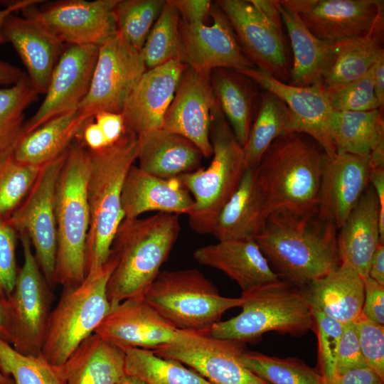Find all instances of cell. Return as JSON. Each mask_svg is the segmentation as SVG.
<instances>
[{
  "label": "cell",
  "mask_w": 384,
  "mask_h": 384,
  "mask_svg": "<svg viewBox=\"0 0 384 384\" xmlns=\"http://www.w3.org/2000/svg\"><path fill=\"white\" fill-rule=\"evenodd\" d=\"M66 152L42 166L31 191L7 218L18 233L28 236L41 270L53 289L57 250L55 188Z\"/></svg>",
  "instance_id": "7c38bea8"
},
{
  "label": "cell",
  "mask_w": 384,
  "mask_h": 384,
  "mask_svg": "<svg viewBox=\"0 0 384 384\" xmlns=\"http://www.w3.org/2000/svg\"><path fill=\"white\" fill-rule=\"evenodd\" d=\"M364 279V301L361 314L366 319L384 326V286L369 277Z\"/></svg>",
  "instance_id": "f907efd6"
},
{
  "label": "cell",
  "mask_w": 384,
  "mask_h": 384,
  "mask_svg": "<svg viewBox=\"0 0 384 384\" xmlns=\"http://www.w3.org/2000/svg\"><path fill=\"white\" fill-rule=\"evenodd\" d=\"M369 159L348 153L326 156L316 215L339 230L369 185Z\"/></svg>",
  "instance_id": "44dd1931"
},
{
  "label": "cell",
  "mask_w": 384,
  "mask_h": 384,
  "mask_svg": "<svg viewBox=\"0 0 384 384\" xmlns=\"http://www.w3.org/2000/svg\"><path fill=\"white\" fill-rule=\"evenodd\" d=\"M240 72L285 103L294 117V132L311 137L329 156L336 153L331 137V122L334 110L319 85L293 86L257 68H247Z\"/></svg>",
  "instance_id": "7402d4cb"
},
{
  "label": "cell",
  "mask_w": 384,
  "mask_h": 384,
  "mask_svg": "<svg viewBox=\"0 0 384 384\" xmlns=\"http://www.w3.org/2000/svg\"><path fill=\"white\" fill-rule=\"evenodd\" d=\"M39 2L43 1L38 0H21L11 3L5 9H0V44L6 43L3 33V26L6 18L16 11L21 10L23 8L31 5L37 4Z\"/></svg>",
  "instance_id": "6125c7cd"
},
{
  "label": "cell",
  "mask_w": 384,
  "mask_h": 384,
  "mask_svg": "<svg viewBox=\"0 0 384 384\" xmlns=\"http://www.w3.org/2000/svg\"><path fill=\"white\" fill-rule=\"evenodd\" d=\"M267 217L255 169H246L236 190L220 211L210 235L218 241L255 238Z\"/></svg>",
  "instance_id": "d6a6232c"
},
{
  "label": "cell",
  "mask_w": 384,
  "mask_h": 384,
  "mask_svg": "<svg viewBox=\"0 0 384 384\" xmlns=\"http://www.w3.org/2000/svg\"><path fill=\"white\" fill-rule=\"evenodd\" d=\"M165 0H119L114 8L117 32L141 51Z\"/></svg>",
  "instance_id": "7bdbcfd3"
},
{
  "label": "cell",
  "mask_w": 384,
  "mask_h": 384,
  "mask_svg": "<svg viewBox=\"0 0 384 384\" xmlns=\"http://www.w3.org/2000/svg\"><path fill=\"white\" fill-rule=\"evenodd\" d=\"M99 47L69 45L63 50L52 72L45 98L36 113L25 121L23 134L78 108L88 92Z\"/></svg>",
  "instance_id": "ac0fdd59"
},
{
  "label": "cell",
  "mask_w": 384,
  "mask_h": 384,
  "mask_svg": "<svg viewBox=\"0 0 384 384\" xmlns=\"http://www.w3.org/2000/svg\"><path fill=\"white\" fill-rule=\"evenodd\" d=\"M193 257L198 264L217 269L235 281L242 292L279 279L255 238L218 241L196 249Z\"/></svg>",
  "instance_id": "d4e9b609"
},
{
  "label": "cell",
  "mask_w": 384,
  "mask_h": 384,
  "mask_svg": "<svg viewBox=\"0 0 384 384\" xmlns=\"http://www.w3.org/2000/svg\"><path fill=\"white\" fill-rule=\"evenodd\" d=\"M215 2L228 19L241 50L255 68L288 83L291 68L284 32L268 21L250 0Z\"/></svg>",
  "instance_id": "9a60e30c"
},
{
  "label": "cell",
  "mask_w": 384,
  "mask_h": 384,
  "mask_svg": "<svg viewBox=\"0 0 384 384\" xmlns=\"http://www.w3.org/2000/svg\"><path fill=\"white\" fill-rule=\"evenodd\" d=\"M322 90L335 111L367 112L380 109L375 95L372 68L351 83L336 90Z\"/></svg>",
  "instance_id": "bcb514c9"
},
{
  "label": "cell",
  "mask_w": 384,
  "mask_h": 384,
  "mask_svg": "<svg viewBox=\"0 0 384 384\" xmlns=\"http://www.w3.org/2000/svg\"><path fill=\"white\" fill-rule=\"evenodd\" d=\"M180 20L176 7L169 0L166 1L141 50L146 70L171 60H180Z\"/></svg>",
  "instance_id": "60d3db41"
},
{
  "label": "cell",
  "mask_w": 384,
  "mask_h": 384,
  "mask_svg": "<svg viewBox=\"0 0 384 384\" xmlns=\"http://www.w3.org/2000/svg\"><path fill=\"white\" fill-rule=\"evenodd\" d=\"M23 75L21 70L6 62L0 60V85L11 86L16 83Z\"/></svg>",
  "instance_id": "94428289"
},
{
  "label": "cell",
  "mask_w": 384,
  "mask_h": 384,
  "mask_svg": "<svg viewBox=\"0 0 384 384\" xmlns=\"http://www.w3.org/2000/svg\"><path fill=\"white\" fill-rule=\"evenodd\" d=\"M3 33L21 58L35 91L46 94L63 43L33 18L14 14L6 18Z\"/></svg>",
  "instance_id": "cb8c5ba5"
},
{
  "label": "cell",
  "mask_w": 384,
  "mask_h": 384,
  "mask_svg": "<svg viewBox=\"0 0 384 384\" xmlns=\"http://www.w3.org/2000/svg\"><path fill=\"white\" fill-rule=\"evenodd\" d=\"M369 183L378 196L380 240L384 242V167L370 170Z\"/></svg>",
  "instance_id": "9f6ffc18"
},
{
  "label": "cell",
  "mask_w": 384,
  "mask_h": 384,
  "mask_svg": "<svg viewBox=\"0 0 384 384\" xmlns=\"http://www.w3.org/2000/svg\"><path fill=\"white\" fill-rule=\"evenodd\" d=\"M383 37L384 11L366 34L338 43L336 58L319 87L336 90L364 76L384 56Z\"/></svg>",
  "instance_id": "d590c367"
},
{
  "label": "cell",
  "mask_w": 384,
  "mask_h": 384,
  "mask_svg": "<svg viewBox=\"0 0 384 384\" xmlns=\"http://www.w3.org/2000/svg\"><path fill=\"white\" fill-rule=\"evenodd\" d=\"M326 153L298 132L277 138L255 169L267 215L278 210L316 215Z\"/></svg>",
  "instance_id": "7a4b0ae2"
},
{
  "label": "cell",
  "mask_w": 384,
  "mask_h": 384,
  "mask_svg": "<svg viewBox=\"0 0 384 384\" xmlns=\"http://www.w3.org/2000/svg\"><path fill=\"white\" fill-rule=\"evenodd\" d=\"M337 233L316 215L278 210L255 239L279 279L302 289L341 265Z\"/></svg>",
  "instance_id": "6da1fadb"
},
{
  "label": "cell",
  "mask_w": 384,
  "mask_h": 384,
  "mask_svg": "<svg viewBox=\"0 0 384 384\" xmlns=\"http://www.w3.org/2000/svg\"><path fill=\"white\" fill-rule=\"evenodd\" d=\"M245 345L215 338L204 331L180 330L175 341L151 351L189 366L212 384H270L241 362Z\"/></svg>",
  "instance_id": "4fadbf2b"
},
{
  "label": "cell",
  "mask_w": 384,
  "mask_h": 384,
  "mask_svg": "<svg viewBox=\"0 0 384 384\" xmlns=\"http://www.w3.org/2000/svg\"><path fill=\"white\" fill-rule=\"evenodd\" d=\"M373 81L375 97L380 107H384V56L381 57L372 67Z\"/></svg>",
  "instance_id": "91938a15"
},
{
  "label": "cell",
  "mask_w": 384,
  "mask_h": 384,
  "mask_svg": "<svg viewBox=\"0 0 384 384\" xmlns=\"http://www.w3.org/2000/svg\"><path fill=\"white\" fill-rule=\"evenodd\" d=\"M380 242L379 203L369 183L338 230L337 247L341 264L352 269L363 279L368 277L370 259Z\"/></svg>",
  "instance_id": "4316f807"
},
{
  "label": "cell",
  "mask_w": 384,
  "mask_h": 384,
  "mask_svg": "<svg viewBox=\"0 0 384 384\" xmlns=\"http://www.w3.org/2000/svg\"><path fill=\"white\" fill-rule=\"evenodd\" d=\"M368 277L384 286V242H383L378 244L370 259Z\"/></svg>",
  "instance_id": "680465c9"
},
{
  "label": "cell",
  "mask_w": 384,
  "mask_h": 384,
  "mask_svg": "<svg viewBox=\"0 0 384 384\" xmlns=\"http://www.w3.org/2000/svg\"><path fill=\"white\" fill-rule=\"evenodd\" d=\"M94 121L101 129L109 145L116 142L126 132L121 113L99 112L94 116Z\"/></svg>",
  "instance_id": "f5cc1de1"
},
{
  "label": "cell",
  "mask_w": 384,
  "mask_h": 384,
  "mask_svg": "<svg viewBox=\"0 0 384 384\" xmlns=\"http://www.w3.org/2000/svg\"><path fill=\"white\" fill-rule=\"evenodd\" d=\"M89 119L78 109L55 117L23 134L12 156L19 163L42 166L65 153Z\"/></svg>",
  "instance_id": "e575fe53"
},
{
  "label": "cell",
  "mask_w": 384,
  "mask_h": 384,
  "mask_svg": "<svg viewBox=\"0 0 384 384\" xmlns=\"http://www.w3.org/2000/svg\"><path fill=\"white\" fill-rule=\"evenodd\" d=\"M210 17V26L180 20V61L208 78L218 68L238 71L255 68L244 55L228 19L215 2Z\"/></svg>",
  "instance_id": "2e32d148"
},
{
  "label": "cell",
  "mask_w": 384,
  "mask_h": 384,
  "mask_svg": "<svg viewBox=\"0 0 384 384\" xmlns=\"http://www.w3.org/2000/svg\"><path fill=\"white\" fill-rule=\"evenodd\" d=\"M180 232L176 214L157 213L144 218H124L111 246L117 259L107 284L111 309L125 299L144 296L161 272Z\"/></svg>",
  "instance_id": "3957f363"
},
{
  "label": "cell",
  "mask_w": 384,
  "mask_h": 384,
  "mask_svg": "<svg viewBox=\"0 0 384 384\" xmlns=\"http://www.w3.org/2000/svg\"><path fill=\"white\" fill-rule=\"evenodd\" d=\"M301 290L311 307L343 325L361 315L364 279L345 265L341 264Z\"/></svg>",
  "instance_id": "f1b7e54d"
},
{
  "label": "cell",
  "mask_w": 384,
  "mask_h": 384,
  "mask_svg": "<svg viewBox=\"0 0 384 384\" xmlns=\"http://www.w3.org/2000/svg\"><path fill=\"white\" fill-rule=\"evenodd\" d=\"M0 338L11 344L6 299L0 294Z\"/></svg>",
  "instance_id": "be15d7a7"
},
{
  "label": "cell",
  "mask_w": 384,
  "mask_h": 384,
  "mask_svg": "<svg viewBox=\"0 0 384 384\" xmlns=\"http://www.w3.org/2000/svg\"><path fill=\"white\" fill-rule=\"evenodd\" d=\"M264 17L274 27L283 31V23L277 6V0H250Z\"/></svg>",
  "instance_id": "6f0895ef"
},
{
  "label": "cell",
  "mask_w": 384,
  "mask_h": 384,
  "mask_svg": "<svg viewBox=\"0 0 384 384\" xmlns=\"http://www.w3.org/2000/svg\"><path fill=\"white\" fill-rule=\"evenodd\" d=\"M121 204L124 218L134 219L149 211L188 215L193 199L178 177L159 178L133 165L123 185Z\"/></svg>",
  "instance_id": "484cf974"
},
{
  "label": "cell",
  "mask_w": 384,
  "mask_h": 384,
  "mask_svg": "<svg viewBox=\"0 0 384 384\" xmlns=\"http://www.w3.org/2000/svg\"><path fill=\"white\" fill-rule=\"evenodd\" d=\"M215 102L210 78L188 67L164 117L162 128L191 141L203 157H211L210 130Z\"/></svg>",
  "instance_id": "603a6c76"
},
{
  "label": "cell",
  "mask_w": 384,
  "mask_h": 384,
  "mask_svg": "<svg viewBox=\"0 0 384 384\" xmlns=\"http://www.w3.org/2000/svg\"><path fill=\"white\" fill-rule=\"evenodd\" d=\"M17 235L8 220L0 217V294L4 298L11 293L18 271L16 258Z\"/></svg>",
  "instance_id": "c3c4849f"
},
{
  "label": "cell",
  "mask_w": 384,
  "mask_h": 384,
  "mask_svg": "<svg viewBox=\"0 0 384 384\" xmlns=\"http://www.w3.org/2000/svg\"><path fill=\"white\" fill-rule=\"evenodd\" d=\"M118 1L64 0L21 11L63 43L100 46L117 33L114 8Z\"/></svg>",
  "instance_id": "5bb4252c"
},
{
  "label": "cell",
  "mask_w": 384,
  "mask_h": 384,
  "mask_svg": "<svg viewBox=\"0 0 384 384\" xmlns=\"http://www.w3.org/2000/svg\"><path fill=\"white\" fill-rule=\"evenodd\" d=\"M146 70L141 51L117 32L99 47L88 92L78 110L87 119L102 112L121 113Z\"/></svg>",
  "instance_id": "8fae6325"
},
{
  "label": "cell",
  "mask_w": 384,
  "mask_h": 384,
  "mask_svg": "<svg viewBox=\"0 0 384 384\" xmlns=\"http://www.w3.org/2000/svg\"><path fill=\"white\" fill-rule=\"evenodd\" d=\"M124 352L126 375L145 384H212L182 363L159 356L151 350L133 348Z\"/></svg>",
  "instance_id": "74e56055"
},
{
  "label": "cell",
  "mask_w": 384,
  "mask_h": 384,
  "mask_svg": "<svg viewBox=\"0 0 384 384\" xmlns=\"http://www.w3.org/2000/svg\"><path fill=\"white\" fill-rule=\"evenodd\" d=\"M42 166L23 164L12 155L0 160V217L7 219L26 197Z\"/></svg>",
  "instance_id": "ee69618b"
},
{
  "label": "cell",
  "mask_w": 384,
  "mask_h": 384,
  "mask_svg": "<svg viewBox=\"0 0 384 384\" xmlns=\"http://www.w3.org/2000/svg\"><path fill=\"white\" fill-rule=\"evenodd\" d=\"M210 140L213 158L209 166L178 177L193 199L188 215L189 225L202 235L211 234L246 169L243 148L216 100L211 112Z\"/></svg>",
  "instance_id": "52a82bcc"
},
{
  "label": "cell",
  "mask_w": 384,
  "mask_h": 384,
  "mask_svg": "<svg viewBox=\"0 0 384 384\" xmlns=\"http://www.w3.org/2000/svg\"><path fill=\"white\" fill-rule=\"evenodd\" d=\"M177 9L182 21L188 24H206L210 16L213 2L208 0H169Z\"/></svg>",
  "instance_id": "816d5d0a"
},
{
  "label": "cell",
  "mask_w": 384,
  "mask_h": 384,
  "mask_svg": "<svg viewBox=\"0 0 384 384\" xmlns=\"http://www.w3.org/2000/svg\"><path fill=\"white\" fill-rule=\"evenodd\" d=\"M353 323L366 366L384 380V326L366 319L362 314Z\"/></svg>",
  "instance_id": "7dc6e473"
},
{
  "label": "cell",
  "mask_w": 384,
  "mask_h": 384,
  "mask_svg": "<svg viewBox=\"0 0 384 384\" xmlns=\"http://www.w3.org/2000/svg\"><path fill=\"white\" fill-rule=\"evenodd\" d=\"M317 38L338 44L359 38L384 11L383 0H282Z\"/></svg>",
  "instance_id": "e0dca14e"
},
{
  "label": "cell",
  "mask_w": 384,
  "mask_h": 384,
  "mask_svg": "<svg viewBox=\"0 0 384 384\" xmlns=\"http://www.w3.org/2000/svg\"><path fill=\"white\" fill-rule=\"evenodd\" d=\"M365 366L354 323L344 324L338 348L337 375Z\"/></svg>",
  "instance_id": "681fc988"
},
{
  "label": "cell",
  "mask_w": 384,
  "mask_h": 384,
  "mask_svg": "<svg viewBox=\"0 0 384 384\" xmlns=\"http://www.w3.org/2000/svg\"><path fill=\"white\" fill-rule=\"evenodd\" d=\"M87 149L75 139L67 150L55 188L57 250L54 283L80 284L86 276V247L90 228L87 196Z\"/></svg>",
  "instance_id": "5b68a950"
},
{
  "label": "cell",
  "mask_w": 384,
  "mask_h": 384,
  "mask_svg": "<svg viewBox=\"0 0 384 384\" xmlns=\"http://www.w3.org/2000/svg\"><path fill=\"white\" fill-rule=\"evenodd\" d=\"M0 384H13L11 378L4 375L0 370Z\"/></svg>",
  "instance_id": "03108f58"
},
{
  "label": "cell",
  "mask_w": 384,
  "mask_h": 384,
  "mask_svg": "<svg viewBox=\"0 0 384 384\" xmlns=\"http://www.w3.org/2000/svg\"><path fill=\"white\" fill-rule=\"evenodd\" d=\"M318 338V363L324 384L337 375L338 348L343 324L311 307Z\"/></svg>",
  "instance_id": "f6af8a7d"
},
{
  "label": "cell",
  "mask_w": 384,
  "mask_h": 384,
  "mask_svg": "<svg viewBox=\"0 0 384 384\" xmlns=\"http://www.w3.org/2000/svg\"><path fill=\"white\" fill-rule=\"evenodd\" d=\"M240 359L270 384H324L319 372L298 358H279L244 349Z\"/></svg>",
  "instance_id": "ab89813d"
},
{
  "label": "cell",
  "mask_w": 384,
  "mask_h": 384,
  "mask_svg": "<svg viewBox=\"0 0 384 384\" xmlns=\"http://www.w3.org/2000/svg\"><path fill=\"white\" fill-rule=\"evenodd\" d=\"M76 139L80 140L87 149L92 151L109 146L103 132L94 121V118L86 122Z\"/></svg>",
  "instance_id": "11a10c76"
},
{
  "label": "cell",
  "mask_w": 384,
  "mask_h": 384,
  "mask_svg": "<svg viewBox=\"0 0 384 384\" xmlns=\"http://www.w3.org/2000/svg\"><path fill=\"white\" fill-rule=\"evenodd\" d=\"M242 311L204 331L211 337L256 343L267 332L302 336L314 330L311 306L301 289L278 279L242 292Z\"/></svg>",
  "instance_id": "8992f818"
},
{
  "label": "cell",
  "mask_w": 384,
  "mask_h": 384,
  "mask_svg": "<svg viewBox=\"0 0 384 384\" xmlns=\"http://www.w3.org/2000/svg\"><path fill=\"white\" fill-rule=\"evenodd\" d=\"M294 132V120L285 103L268 91L261 94L259 108L243 148L246 169H255L279 137Z\"/></svg>",
  "instance_id": "8d00e7d4"
},
{
  "label": "cell",
  "mask_w": 384,
  "mask_h": 384,
  "mask_svg": "<svg viewBox=\"0 0 384 384\" xmlns=\"http://www.w3.org/2000/svg\"><path fill=\"white\" fill-rule=\"evenodd\" d=\"M117 384H145V383L141 380L135 377L126 375Z\"/></svg>",
  "instance_id": "e7e4bbea"
},
{
  "label": "cell",
  "mask_w": 384,
  "mask_h": 384,
  "mask_svg": "<svg viewBox=\"0 0 384 384\" xmlns=\"http://www.w3.org/2000/svg\"><path fill=\"white\" fill-rule=\"evenodd\" d=\"M65 384H117L125 373V354L93 334L60 366Z\"/></svg>",
  "instance_id": "836d02e7"
},
{
  "label": "cell",
  "mask_w": 384,
  "mask_h": 384,
  "mask_svg": "<svg viewBox=\"0 0 384 384\" xmlns=\"http://www.w3.org/2000/svg\"><path fill=\"white\" fill-rule=\"evenodd\" d=\"M331 137L336 152L368 158L371 169L384 167L383 110H334Z\"/></svg>",
  "instance_id": "4dcf8cb0"
},
{
  "label": "cell",
  "mask_w": 384,
  "mask_h": 384,
  "mask_svg": "<svg viewBox=\"0 0 384 384\" xmlns=\"http://www.w3.org/2000/svg\"><path fill=\"white\" fill-rule=\"evenodd\" d=\"M116 265L111 252L107 261L88 272L80 284L63 288L50 311L41 353L48 363L61 366L110 311L107 284Z\"/></svg>",
  "instance_id": "ba28073f"
},
{
  "label": "cell",
  "mask_w": 384,
  "mask_h": 384,
  "mask_svg": "<svg viewBox=\"0 0 384 384\" xmlns=\"http://www.w3.org/2000/svg\"><path fill=\"white\" fill-rule=\"evenodd\" d=\"M277 6L293 54L288 84L297 87L319 84L336 58L338 43L331 44L314 36L282 0H277Z\"/></svg>",
  "instance_id": "83f0119b"
},
{
  "label": "cell",
  "mask_w": 384,
  "mask_h": 384,
  "mask_svg": "<svg viewBox=\"0 0 384 384\" xmlns=\"http://www.w3.org/2000/svg\"><path fill=\"white\" fill-rule=\"evenodd\" d=\"M38 95L25 73L16 83L0 88V160L12 155L23 134L24 111Z\"/></svg>",
  "instance_id": "f35d334b"
},
{
  "label": "cell",
  "mask_w": 384,
  "mask_h": 384,
  "mask_svg": "<svg viewBox=\"0 0 384 384\" xmlns=\"http://www.w3.org/2000/svg\"><path fill=\"white\" fill-rule=\"evenodd\" d=\"M210 82L215 100L243 147L259 108L260 86L241 72L229 68L213 70Z\"/></svg>",
  "instance_id": "1f68e13d"
},
{
  "label": "cell",
  "mask_w": 384,
  "mask_h": 384,
  "mask_svg": "<svg viewBox=\"0 0 384 384\" xmlns=\"http://www.w3.org/2000/svg\"><path fill=\"white\" fill-rule=\"evenodd\" d=\"M138 137L126 131L114 143L88 151L87 196L90 228L86 247V274L108 260L116 231L124 220L121 198L126 176L137 160Z\"/></svg>",
  "instance_id": "277c9868"
},
{
  "label": "cell",
  "mask_w": 384,
  "mask_h": 384,
  "mask_svg": "<svg viewBox=\"0 0 384 384\" xmlns=\"http://www.w3.org/2000/svg\"><path fill=\"white\" fill-rule=\"evenodd\" d=\"M138 139L137 166L147 174L171 178L202 167L201 151L181 135L161 128Z\"/></svg>",
  "instance_id": "f546056e"
},
{
  "label": "cell",
  "mask_w": 384,
  "mask_h": 384,
  "mask_svg": "<svg viewBox=\"0 0 384 384\" xmlns=\"http://www.w3.org/2000/svg\"><path fill=\"white\" fill-rule=\"evenodd\" d=\"M187 68L176 60L145 71L121 112L127 132L139 138L162 128L164 117Z\"/></svg>",
  "instance_id": "ffe728a7"
},
{
  "label": "cell",
  "mask_w": 384,
  "mask_h": 384,
  "mask_svg": "<svg viewBox=\"0 0 384 384\" xmlns=\"http://www.w3.org/2000/svg\"><path fill=\"white\" fill-rule=\"evenodd\" d=\"M329 384H384L380 376L365 366L338 374Z\"/></svg>",
  "instance_id": "db71d44e"
},
{
  "label": "cell",
  "mask_w": 384,
  "mask_h": 384,
  "mask_svg": "<svg viewBox=\"0 0 384 384\" xmlns=\"http://www.w3.org/2000/svg\"><path fill=\"white\" fill-rule=\"evenodd\" d=\"M146 302L180 330L207 331L242 299L223 297L196 269L161 271L145 292Z\"/></svg>",
  "instance_id": "9c48e42d"
},
{
  "label": "cell",
  "mask_w": 384,
  "mask_h": 384,
  "mask_svg": "<svg viewBox=\"0 0 384 384\" xmlns=\"http://www.w3.org/2000/svg\"><path fill=\"white\" fill-rule=\"evenodd\" d=\"M0 370L12 379L13 384H65L60 366L41 356L21 353L1 338Z\"/></svg>",
  "instance_id": "b9f144b4"
},
{
  "label": "cell",
  "mask_w": 384,
  "mask_h": 384,
  "mask_svg": "<svg viewBox=\"0 0 384 384\" xmlns=\"http://www.w3.org/2000/svg\"><path fill=\"white\" fill-rule=\"evenodd\" d=\"M95 334L124 351L133 348L153 350L171 343L179 337L180 329L139 296L111 309Z\"/></svg>",
  "instance_id": "d6986e66"
},
{
  "label": "cell",
  "mask_w": 384,
  "mask_h": 384,
  "mask_svg": "<svg viewBox=\"0 0 384 384\" xmlns=\"http://www.w3.org/2000/svg\"><path fill=\"white\" fill-rule=\"evenodd\" d=\"M23 252L15 285L6 298L11 346L18 352L41 356L51 305L53 289L43 276L28 236L18 233Z\"/></svg>",
  "instance_id": "30bf717a"
}]
</instances>
